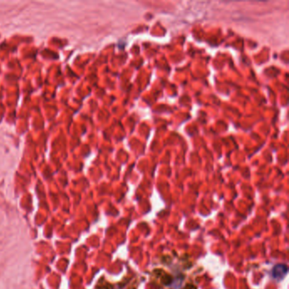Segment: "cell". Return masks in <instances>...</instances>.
<instances>
[{
  "instance_id": "obj_1",
  "label": "cell",
  "mask_w": 289,
  "mask_h": 289,
  "mask_svg": "<svg viewBox=\"0 0 289 289\" xmlns=\"http://www.w3.org/2000/svg\"><path fill=\"white\" fill-rule=\"evenodd\" d=\"M286 271H287L286 265H283V264H279V265L274 266L273 270L271 271V276L276 280H281L286 275Z\"/></svg>"
},
{
  "instance_id": "obj_2",
  "label": "cell",
  "mask_w": 289,
  "mask_h": 289,
  "mask_svg": "<svg viewBox=\"0 0 289 289\" xmlns=\"http://www.w3.org/2000/svg\"><path fill=\"white\" fill-rule=\"evenodd\" d=\"M184 289H196V287L194 286H192V285H188Z\"/></svg>"
}]
</instances>
